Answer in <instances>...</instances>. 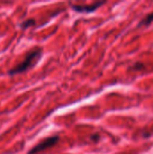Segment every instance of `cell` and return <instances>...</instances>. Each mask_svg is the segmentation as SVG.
<instances>
[{
  "mask_svg": "<svg viewBox=\"0 0 153 154\" xmlns=\"http://www.w3.org/2000/svg\"><path fill=\"white\" fill-rule=\"evenodd\" d=\"M43 54V51L41 48L40 47H35L32 50H31L30 51H28L26 53V55L24 56V59L18 63L16 66H14L13 69L8 70V75L9 76H15L21 73H23L31 69H32L33 67H35L39 61L41 60V57Z\"/></svg>",
  "mask_w": 153,
  "mask_h": 154,
  "instance_id": "obj_1",
  "label": "cell"
},
{
  "mask_svg": "<svg viewBox=\"0 0 153 154\" xmlns=\"http://www.w3.org/2000/svg\"><path fill=\"white\" fill-rule=\"evenodd\" d=\"M144 67V64L142 63V62H136L133 65V69L134 71H138V70H141L142 69H143Z\"/></svg>",
  "mask_w": 153,
  "mask_h": 154,
  "instance_id": "obj_6",
  "label": "cell"
},
{
  "mask_svg": "<svg viewBox=\"0 0 153 154\" xmlns=\"http://www.w3.org/2000/svg\"><path fill=\"white\" fill-rule=\"evenodd\" d=\"M60 140V136L59 135H53V136H50L45 138L44 140H42L41 142H40L38 144H36L34 147H32L29 152L28 154H39L53 146H55L57 144V143Z\"/></svg>",
  "mask_w": 153,
  "mask_h": 154,
  "instance_id": "obj_2",
  "label": "cell"
},
{
  "mask_svg": "<svg viewBox=\"0 0 153 154\" xmlns=\"http://www.w3.org/2000/svg\"><path fill=\"white\" fill-rule=\"evenodd\" d=\"M36 22L34 19H27V20H24L23 22H22L21 23V28L22 29H26V28H29V27H32L33 25H35Z\"/></svg>",
  "mask_w": 153,
  "mask_h": 154,
  "instance_id": "obj_5",
  "label": "cell"
},
{
  "mask_svg": "<svg viewBox=\"0 0 153 154\" xmlns=\"http://www.w3.org/2000/svg\"><path fill=\"white\" fill-rule=\"evenodd\" d=\"M90 138H91V140H92L93 142L97 143V142L100 140V135H99L98 134H92Z\"/></svg>",
  "mask_w": 153,
  "mask_h": 154,
  "instance_id": "obj_7",
  "label": "cell"
},
{
  "mask_svg": "<svg viewBox=\"0 0 153 154\" xmlns=\"http://www.w3.org/2000/svg\"><path fill=\"white\" fill-rule=\"evenodd\" d=\"M153 22V12L149 14L144 19H142L140 23V26H148Z\"/></svg>",
  "mask_w": 153,
  "mask_h": 154,
  "instance_id": "obj_4",
  "label": "cell"
},
{
  "mask_svg": "<svg viewBox=\"0 0 153 154\" xmlns=\"http://www.w3.org/2000/svg\"><path fill=\"white\" fill-rule=\"evenodd\" d=\"M106 4L105 1H98L91 5H71V8L78 13L81 14H90L97 10L101 5Z\"/></svg>",
  "mask_w": 153,
  "mask_h": 154,
  "instance_id": "obj_3",
  "label": "cell"
}]
</instances>
